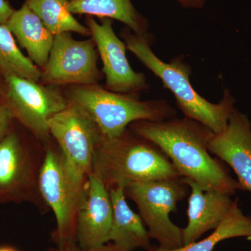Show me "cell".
<instances>
[{"label":"cell","mask_w":251,"mask_h":251,"mask_svg":"<svg viewBox=\"0 0 251 251\" xmlns=\"http://www.w3.org/2000/svg\"><path fill=\"white\" fill-rule=\"evenodd\" d=\"M46 251H126L123 249L109 242L104 244L101 247L95 248L92 249H83L79 247L76 243L74 244H67L64 246H56V247L50 248Z\"/></svg>","instance_id":"cell-22"},{"label":"cell","mask_w":251,"mask_h":251,"mask_svg":"<svg viewBox=\"0 0 251 251\" xmlns=\"http://www.w3.org/2000/svg\"><path fill=\"white\" fill-rule=\"evenodd\" d=\"M69 0H26L25 4L53 35L75 32L90 35L87 26L81 24L68 9Z\"/></svg>","instance_id":"cell-19"},{"label":"cell","mask_w":251,"mask_h":251,"mask_svg":"<svg viewBox=\"0 0 251 251\" xmlns=\"http://www.w3.org/2000/svg\"><path fill=\"white\" fill-rule=\"evenodd\" d=\"M179 4L186 9H202L206 0H178Z\"/></svg>","instance_id":"cell-24"},{"label":"cell","mask_w":251,"mask_h":251,"mask_svg":"<svg viewBox=\"0 0 251 251\" xmlns=\"http://www.w3.org/2000/svg\"><path fill=\"white\" fill-rule=\"evenodd\" d=\"M0 74L4 78L17 76L39 82L41 71L18 47L14 36L5 24H0Z\"/></svg>","instance_id":"cell-20"},{"label":"cell","mask_w":251,"mask_h":251,"mask_svg":"<svg viewBox=\"0 0 251 251\" xmlns=\"http://www.w3.org/2000/svg\"><path fill=\"white\" fill-rule=\"evenodd\" d=\"M122 36L127 50L173 93L184 117L205 126L214 134L226 128L235 109L234 99L229 90L224 91V97L219 103H211L191 85V67L184 60V56H177L171 62H165L153 52L149 35H138L127 27L122 31Z\"/></svg>","instance_id":"cell-3"},{"label":"cell","mask_w":251,"mask_h":251,"mask_svg":"<svg viewBox=\"0 0 251 251\" xmlns=\"http://www.w3.org/2000/svg\"><path fill=\"white\" fill-rule=\"evenodd\" d=\"M0 251H16L12 248L10 247H1L0 248Z\"/></svg>","instance_id":"cell-25"},{"label":"cell","mask_w":251,"mask_h":251,"mask_svg":"<svg viewBox=\"0 0 251 251\" xmlns=\"http://www.w3.org/2000/svg\"><path fill=\"white\" fill-rule=\"evenodd\" d=\"M14 118L4 100H0V140L3 139L11 130Z\"/></svg>","instance_id":"cell-21"},{"label":"cell","mask_w":251,"mask_h":251,"mask_svg":"<svg viewBox=\"0 0 251 251\" xmlns=\"http://www.w3.org/2000/svg\"><path fill=\"white\" fill-rule=\"evenodd\" d=\"M68 9L73 14H84L116 20L138 35H148L149 23L130 0H69Z\"/></svg>","instance_id":"cell-17"},{"label":"cell","mask_w":251,"mask_h":251,"mask_svg":"<svg viewBox=\"0 0 251 251\" xmlns=\"http://www.w3.org/2000/svg\"><path fill=\"white\" fill-rule=\"evenodd\" d=\"M128 127L156 145L182 177L193 180L204 191L232 196L244 190L211 156L208 146L214 133L200 122L186 117H174L161 122H135Z\"/></svg>","instance_id":"cell-1"},{"label":"cell","mask_w":251,"mask_h":251,"mask_svg":"<svg viewBox=\"0 0 251 251\" xmlns=\"http://www.w3.org/2000/svg\"><path fill=\"white\" fill-rule=\"evenodd\" d=\"M87 179L79 177L70 169L57 144H46L39 186L43 199L55 217L51 237L56 246L76 243L77 213Z\"/></svg>","instance_id":"cell-5"},{"label":"cell","mask_w":251,"mask_h":251,"mask_svg":"<svg viewBox=\"0 0 251 251\" xmlns=\"http://www.w3.org/2000/svg\"><path fill=\"white\" fill-rule=\"evenodd\" d=\"M92 173L108 191L141 181L182 177L161 149L129 127L117 138H100Z\"/></svg>","instance_id":"cell-2"},{"label":"cell","mask_w":251,"mask_h":251,"mask_svg":"<svg viewBox=\"0 0 251 251\" xmlns=\"http://www.w3.org/2000/svg\"><path fill=\"white\" fill-rule=\"evenodd\" d=\"M87 27L103 63L105 89L120 94H135L148 89L146 76L130 67L126 51L127 48L114 31L110 18H102L100 23L88 16Z\"/></svg>","instance_id":"cell-11"},{"label":"cell","mask_w":251,"mask_h":251,"mask_svg":"<svg viewBox=\"0 0 251 251\" xmlns=\"http://www.w3.org/2000/svg\"><path fill=\"white\" fill-rule=\"evenodd\" d=\"M237 237L251 240V217L242 212L238 198L221 224L207 237L175 249L152 246L150 251H214L219 243Z\"/></svg>","instance_id":"cell-18"},{"label":"cell","mask_w":251,"mask_h":251,"mask_svg":"<svg viewBox=\"0 0 251 251\" xmlns=\"http://www.w3.org/2000/svg\"><path fill=\"white\" fill-rule=\"evenodd\" d=\"M44 157L45 145L29 146L12 130L0 140V203L28 202L50 210L39 186Z\"/></svg>","instance_id":"cell-7"},{"label":"cell","mask_w":251,"mask_h":251,"mask_svg":"<svg viewBox=\"0 0 251 251\" xmlns=\"http://www.w3.org/2000/svg\"><path fill=\"white\" fill-rule=\"evenodd\" d=\"M16 40L25 49L28 57L39 68L45 67L53 45V34L25 3L6 23Z\"/></svg>","instance_id":"cell-16"},{"label":"cell","mask_w":251,"mask_h":251,"mask_svg":"<svg viewBox=\"0 0 251 251\" xmlns=\"http://www.w3.org/2000/svg\"><path fill=\"white\" fill-rule=\"evenodd\" d=\"M50 134L62 151L69 168L82 179L93 171L95 149L102 138L90 117L75 104L69 105L49 122Z\"/></svg>","instance_id":"cell-10"},{"label":"cell","mask_w":251,"mask_h":251,"mask_svg":"<svg viewBox=\"0 0 251 251\" xmlns=\"http://www.w3.org/2000/svg\"><path fill=\"white\" fill-rule=\"evenodd\" d=\"M124 191L136 204L151 239L166 249L183 247V228L170 219V214L189 193L182 177L141 181L128 185Z\"/></svg>","instance_id":"cell-6"},{"label":"cell","mask_w":251,"mask_h":251,"mask_svg":"<svg viewBox=\"0 0 251 251\" xmlns=\"http://www.w3.org/2000/svg\"><path fill=\"white\" fill-rule=\"evenodd\" d=\"M209 150L233 170L244 190L251 193V123L237 109L224 130L212 135Z\"/></svg>","instance_id":"cell-13"},{"label":"cell","mask_w":251,"mask_h":251,"mask_svg":"<svg viewBox=\"0 0 251 251\" xmlns=\"http://www.w3.org/2000/svg\"><path fill=\"white\" fill-rule=\"evenodd\" d=\"M109 194L112 206L109 242L126 251L138 249L150 251L152 246L148 229L139 214L130 209L124 188H112Z\"/></svg>","instance_id":"cell-15"},{"label":"cell","mask_w":251,"mask_h":251,"mask_svg":"<svg viewBox=\"0 0 251 251\" xmlns=\"http://www.w3.org/2000/svg\"><path fill=\"white\" fill-rule=\"evenodd\" d=\"M66 97L90 117L107 139L117 138L133 122L165 121L176 115L164 99L145 101L135 94L111 92L99 84L73 85Z\"/></svg>","instance_id":"cell-4"},{"label":"cell","mask_w":251,"mask_h":251,"mask_svg":"<svg viewBox=\"0 0 251 251\" xmlns=\"http://www.w3.org/2000/svg\"><path fill=\"white\" fill-rule=\"evenodd\" d=\"M4 101L14 120L25 127L31 134L44 145L51 135L49 120L69 105L66 96L56 86L17 76L5 77Z\"/></svg>","instance_id":"cell-8"},{"label":"cell","mask_w":251,"mask_h":251,"mask_svg":"<svg viewBox=\"0 0 251 251\" xmlns=\"http://www.w3.org/2000/svg\"><path fill=\"white\" fill-rule=\"evenodd\" d=\"M97 61L98 50L93 39L77 41L70 32L61 33L54 36L40 80L48 85H98L102 75Z\"/></svg>","instance_id":"cell-9"},{"label":"cell","mask_w":251,"mask_h":251,"mask_svg":"<svg viewBox=\"0 0 251 251\" xmlns=\"http://www.w3.org/2000/svg\"><path fill=\"white\" fill-rule=\"evenodd\" d=\"M112 206L108 190L94 173L88 176L77 213L76 244L83 249L109 243Z\"/></svg>","instance_id":"cell-12"},{"label":"cell","mask_w":251,"mask_h":251,"mask_svg":"<svg viewBox=\"0 0 251 251\" xmlns=\"http://www.w3.org/2000/svg\"><path fill=\"white\" fill-rule=\"evenodd\" d=\"M191 191L188 198V224L183 228V246L197 242L203 234L214 230L233 205L234 201L226 193L204 191L193 180L182 177Z\"/></svg>","instance_id":"cell-14"},{"label":"cell","mask_w":251,"mask_h":251,"mask_svg":"<svg viewBox=\"0 0 251 251\" xmlns=\"http://www.w3.org/2000/svg\"><path fill=\"white\" fill-rule=\"evenodd\" d=\"M14 11L6 0H0V24H6Z\"/></svg>","instance_id":"cell-23"}]
</instances>
